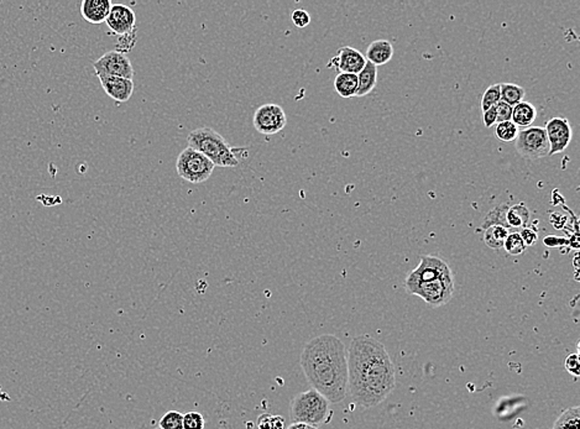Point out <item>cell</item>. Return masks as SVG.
<instances>
[{
  "mask_svg": "<svg viewBox=\"0 0 580 429\" xmlns=\"http://www.w3.org/2000/svg\"><path fill=\"white\" fill-rule=\"evenodd\" d=\"M348 357V391L361 407H375L396 386L395 366L380 341L360 336L350 343Z\"/></svg>",
  "mask_w": 580,
  "mask_h": 429,
  "instance_id": "obj_1",
  "label": "cell"
},
{
  "mask_svg": "<svg viewBox=\"0 0 580 429\" xmlns=\"http://www.w3.org/2000/svg\"><path fill=\"white\" fill-rule=\"evenodd\" d=\"M301 366L313 390L329 403L342 402L348 392V357L343 341L333 334L311 339L301 354Z\"/></svg>",
  "mask_w": 580,
  "mask_h": 429,
  "instance_id": "obj_2",
  "label": "cell"
},
{
  "mask_svg": "<svg viewBox=\"0 0 580 429\" xmlns=\"http://www.w3.org/2000/svg\"><path fill=\"white\" fill-rule=\"evenodd\" d=\"M189 148L205 155L212 164L219 167H237L238 157L227 140L212 127H198L188 134Z\"/></svg>",
  "mask_w": 580,
  "mask_h": 429,
  "instance_id": "obj_3",
  "label": "cell"
},
{
  "mask_svg": "<svg viewBox=\"0 0 580 429\" xmlns=\"http://www.w3.org/2000/svg\"><path fill=\"white\" fill-rule=\"evenodd\" d=\"M329 414V402L318 391L301 392L291 403V419L293 423L310 424L317 427L324 423Z\"/></svg>",
  "mask_w": 580,
  "mask_h": 429,
  "instance_id": "obj_4",
  "label": "cell"
},
{
  "mask_svg": "<svg viewBox=\"0 0 580 429\" xmlns=\"http://www.w3.org/2000/svg\"><path fill=\"white\" fill-rule=\"evenodd\" d=\"M214 167L216 166L213 165L212 161L208 160L205 155L189 146L178 155L176 162L178 176L185 181L191 182L194 185L203 183L210 180Z\"/></svg>",
  "mask_w": 580,
  "mask_h": 429,
  "instance_id": "obj_5",
  "label": "cell"
},
{
  "mask_svg": "<svg viewBox=\"0 0 580 429\" xmlns=\"http://www.w3.org/2000/svg\"><path fill=\"white\" fill-rule=\"evenodd\" d=\"M441 279H447V280L453 279V274L449 265L438 256L422 255L420 265L414 271H411L409 276L406 277L405 288L409 295L420 283L428 282V281L441 280Z\"/></svg>",
  "mask_w": 580,
  "mask_h": 429,
  "instance_id": "obj_6",
  "label": "cell"
},
{
  "mask_svg": "<svg viewBox=\"0 0 580 429\" xmlns=\"http://www.w3.org/2000/svg\"><path fill=\"white\" fill-rule=\"evenodd\" d=\"M515 143L517 153L527 160H538L549 155V143L544 127L521 129Z\"/></svg>",
  "mask_w": 580,
  "mask_h": 429,
  "instance_id": "obj_7",
  "label": "cell"
},
{
  "mask_svg": "<svg viewBox=\"0 0 580 429\" xmlns=\"http://www.w3.org/2000/svg\"><path fill=\"white\" fill-rule=\"evenodd\" d=\"M453 279H448V280L441 279V280L428 281V282L420 283L409 295L418 296L427 304H430L433 309H437V307H442L444 304H447L453 297Z\"/></svg>",
  "mask_w": 580,
  "mask_h": 429,
  "instance_id": "obj_8",
  "label": "cell"
},
{
  "mask_svg": "<svg viewBox=\"0 0 580 429\" xmlns=\"http://www.w3.org/2000/svg\"><path fill=\"white\" fill-rule=\"evenodd\" d=\"M253 124L256 132L264 135H272L281 132L288 124V116L282 107L277 104H264L254 113Z\"/></svg>",
  "mask_w": 580,
  "mask_h": 429,
  "instance_id": "obj_9",
  "label": "cell"
},
{
  "mask_svg": "<svg viewBox=\"0 0 580 429\" xmlns=\"http://www.w3.org/2000/svg\"><path fill=\"white\" fill-rule=\"evenodd\" d=\"M93 67L97 76H114L133 81L134 68L132 61L127 58V55L120 52L108 51L94 62Z\"/></svg>",
  "mask_w": 580,
  "mask_h": 429,
  "instance_id": "obj_10",
  "label": "cell"
},
{
  "mask_svg": "<svg viewBox=\"0 0 580 429\" xmlns=\"http://www.w3.org/2000/svg\"><path fill=\"white\" fill-rule=\"evenodd\" d=\"M544 132L547 135L548 143H549V155L561 154L564 150L568 148L573 132L570 127V121L565 118H552L547 121Z\"/></svg>",
  "mask_w": 580,
  "mask_h": 429,
  "instance_id": "obj_11",
  "label": "cell"
},
{
  "mask_svg": "<svg viewBox=\"0 0 580 429\" xmlns=\"http://www.w3.org/2000/svg\"><path fill=\"white\" fill-rule=\"evenodd\" d=\"M365 56L356 49L343 46L338 51V55L331 58L328 67H333L340 73H352V75H359L361 70L366 65Z\"/></svg>",
  "mask_w": 580,
  "mask_h": 429,
  "instance_id": "obj_12",
  "label": "cell"
},
{
  "mask_svg": "<svg viewBox=\"0 0 580 429\" xmlns=\"http://www.w3.org/2000/svg\"><path fill=\"white\" fill-rule=\"evenodd\" d=\"M105 22L108 28L111 29V33L120 36L136 29V15L130 6L113 4Z\"/></svg>",
  "mask_w": 580,
  "mask_h": 429,
  "instance_id": "obj_13",
  "label": "cell"
},
{
  "mask_svg": "<svg viewBox=\"0 0 580 429\" xmlns=\"http://www.w3.org/2000/svg\"><path fill=\"white\" fill-rule=\"evenodd\" d=\"M102 88L105 93L116 102H127L134 93V82L127 78L114 77V76H98Z\"/></svg>",
  "mask_w": 580,
  "mask_h": 429,
  "instance_id": "obj_14",
  "label": "cell"
},
{
  "mask_svg": "<svg viewBox=\"0 0 580 429\" xmlns=\"http://www.w3.org/2000/svg\"><path fill=\"white\" fill-rule=\"evenodd\" d=\"M111 9L109 0H83L81 4V15L91 24L105 22Z\"/></svg>",
  "mask_w": 580,
  "mask_h": 429,
  "instance_id": "obj_15",
  "label": "cell"
},
{
  "mask_svg": "<svg viewBox=\"0 0 580 429\" xmlns=\"http://www.w3.org/2000/svg\"><path fill=\"white\" fill-rule=\"evenodd\" d=\"M393 47L387 40H376L366 49L365 58L374 66H382L393 58Z\"/></svg>",
  "mask_w": 580,
  "mask_h": 429,
  "instance_id": "obj_16",
  "label": "cell"
},
{
  "mask_svg": "<svg viewBox=\"0 0 580 429\" xmlns=\"http://www.w3.org/2000/svg\"><path fill=\"white\" fill-rule=\"evenodd\" d=\"M537 118L536 107L531 104L530 102H521L519 104L515 105L512 108V116H511V121L514 123L516 127L521 129H527V127H532V124L535 123Z\"/></svg>",
  "mask_w": 580,
  "mask_h": 429,
  "instance_id": "obj_17",
  "label": "cell"
},
{
  "mask_svg": "<svg viewBox=\"0 0 580 429\" xmlns=\"http://www.w3.org/2000/svg\"><path fill=\"white\" fill-rule=\"evenodd\" d=\"M377 83V67L366 62L364 68L358 75V92L355 97H364L371 93Z\"/></svg>",
  "mask_w": 580,
  "mask_h": 429,
  "instance_id": "obj_18",
  "label": "cell"
},
{
  "mask_svg": "<svg viewBox=\"0 0 580 429\" xmlns=\"http://www.w3.org/2000/svg\"><path fill=\"white\" fill-rule=\"evenodd\" d=\"M334 88L344 100L353 98L358 92V76L352 73H339L334 79Z\"/></svg>",
  "mask_w": 580,
  "mask_h": 429,
  "instance_id": "obj_19",
  "label": "cell"
},
{
  "mask_svg": "<svg viewBox=\"0 0 580 429\" xmlns=\"http://www.w3.org/2000/svg\"><path fill=\"white\" fill-rule=\"evenodd\" d=\"M531 210L525 203H517L508 207L506 213V223L508 228H527L530 221Z\"/></svg>",
  "mask_w": 580,
  "mask_h": 429,
  "instance_id": "obj_20",
  "label": "cell"
},
{
  "mask_svg": "<svg viewBox=\"0 0 580 429\" xmlns=\"http://www.w3.org/2000/svg\"><path fill=\"white\" fill-rule=\"evenodd\" d=\"M525 88L514 83H500V95L501 102L514 108L515 105L524 102Z\"/></svg>",
  "mask_w": 580,
  "mask_h": 429,
  "instance_id": "obj_21",
  "label": "cell"
},
{
  "mask_svg": "<svg viewBox=\"0 0 580 429\" xmlns=\"http://www.w3.org/2000/svg\"><path fill=\"white\" fill-rule=\"evenodd\" d=\"M508 234H510V231L505 226H489L484 233V242L489 248L499 250V249L503 248V244H505V240H506Z\"/></svg>",
  "mask_w": 580,
  "mask_h": 429,
  "instance_id": "obj_22",
  "label": "cell"
},
{
  "mask_svg": "<svg viewBox=\"0 0 580 429\" xmlns=\"http://www.w3.org/2000/svg\"><path fill=\"white\" fill-rule=\"evenodd\" d=\"M553 429H580L579 406L567 408L554 422Z\"/></svg>",
  "mask_w": 580,
  "mask_h": 429,
  "instance_id": "obj_23",
  "label": "cell"
},
{
  "mask_svg": "<svg viewBox=\"0 0 580 429\" xmlns=\"http://www.w3.org/2000/svg\"><path fill=\"white\" fill-rule=\"evenodd\" d=\"M508 203L499 204L496 207H494L484 218V221L481 224L483 229H487L489 226H503L508 228V223H506V213L508 210Z\"/></svg>",
  "mask_w": 580,
  "mask_h": 429,
  "instance_id": "obj_24",
  "label": "cell"
},
{
  "mask_svg": "<svg viewBox=\"0 0 580 429\" xmlns=\"http://www.w3.org/2000/svg\"><path fill=\"white\" fill-rule=\"evenodd\" d=\"M519 129L515 125L512 121H505L497 124L495 129L497 139L503 143H511L515 141L519 135Z\"/></svg>",
  "mask_w": 580,
  "mask_h": 429,
  "instance_id": "obj_25",
  "label": "cell"
},
{
  "mask_svg": "<svg viewBox=\"0 0 580 429\" xmlns=\"http://www.w3.org/2000/svg\"><path fill=\"white\" fill-rule=\"evenodd\" d=\"M503 249L506 250L508 255L517 256V255H522L525 253L526 245L524 240H522V237L519 235V233H510L508 237H506V240H505Z\"/></svg>",
  "mask_w": 580,
  "mask_h": 429,
  "instance_id": "obj_26",
  "label": "cell"
},
{
  "mask_svg": "<svg viewBox=\"0 0 580 429\" xmlns=\"http://www.w3.org/2000/svg\"><path fill=\"white\" fill-rule=\"evenodd\" d=\"M501 100V95H500V83L497 84H492L489 88L484 92L480 100L481 111L484 113L485 110L490 109L492 107L499 103Z\"/></svg>",
  "mask_w": 580,
  "mask_h": 429,
  "instance_id": "obj_27",
  "label": "cell"
},
{
  "mask_svg": "<svg viewBox=\"0 0 580 429\" xmlns=\"http://www.w3.org/2000/svg\"><path fill=\"white\" fill-rule=\"evenodd\" d=\"M136 41H138V31H136V29L133 30V31H130V33L120 35L118 38V41H116V52H120V54L125 55L127 52L133 50L135 45H136Z\"/></svg>",
  "mask_w": 580,
  "mask_h": 429,
  "instance_id": "obj_28",
  "label": "cell"
},
{
  "mask_svg": "<svg viewBox=\"0 0 580 429\" xmlns=\"http://www.w3.org/2000/svg\"><path fill=\"white\" fill-rule=\"evenodd\" d=\"M161 429H183V414L177 411H170L162 416L159 422Z\"/></svg>",
  "mask_w": 580,
  "mask_h": 429,
  "instance_id": "obj_29",
  "label": "cell"
},
{
  "mask_svg": "<svg viewBox=\"0 0 580 429\" xmlns=\"http://www.w3.org/2000/svg\"><path fill=\"white\" fill-rule=\"evenodd\" d=\"M205 417L199 412L183 414V429H205Z\"/></svg>",
  "mask_w": 580,
  "mask_h": 429,
  "instance_id": "obj_30",
  "label": "cell"
},
{
  "mask_svg": "<svg viewBox=\"0 0 580 429\" xmlns=\"http://www.w3.org/2000/svg\"><path fill=\"white\" fill-rule=\"evenodd\" d=\"M291 19H292V22L296 28L304 29L310 25L311 15L304 9L293 10Z\"/></svg>",
  "mask_w": 580,
  "mask_h": 429,
  "instance_id": "obj_31",
  "label": "cell"
},
{
  "mask_svg": "<svg viewBox=\"0 0 580 429\" xmlns=\"http://www.w3.org/2000/svg\"><path fill=\"white\" fill-rule=\"evenodd\" d=\"M496 124L500 123H505V121H511V116H512V107L503 103V102H499L496 105Z\"/></svg>",
  "mask_w": 580,
  "mask_h": 429,
  "instance_id": "obj_32",
  "label": "cell"
},
{
  "mask_svg": "<svg viewBox=\"0 0 580 429\" xmlns=\"http://www.w3.org/2000/svg\"><path fill=\"white\" fill-rule=\"evenodd\" d=\"M565 370L575 377L580 376L579 355L578 354H570V357L565 359Z\"/></svg>",
  "mask_w": 580,
  "mask_h": 429,
  "instance_id": "obj_33",
  "label": "cell"
},
{
  "mask_svg": "<svg viewBox=\"0 0 580 429\" xmlns=\"http://www.w3.org/2000/svg\"><path fill=\"white\" fill-rule=\"evenodd\" d=\"M519 235H521L522 240L525 242L526 248L527 247H533L536 244L537 240H538V234L533 229H531V228H524L521 231V233H519Z\"/></svg>",
  "mask_w": 580,
  "mask_h": 429,
  "instance_id": "obj_34",
  "label": "cell"
},
{
  "mask_svg": "<svg viewBox=\"0 0 580 429\" xmlns=\"http://www.w3.org/2000/svg\"><path fill=\"white\" fill-rule=\"evenodd\" d=\"M483 123L487 129L496 124V108L495 107H492L490 109L485 110L483 113Z\"/></svg>",
  "mask_w": 580,
  "mask_h": 429,
  "instance_id": "obj_35",
  "label": "cell"
},
{
  "mask_svg": "<svg viewBox=\"0 0 580 429\" xmlns=\"http://www.w3.org/2000/svg\"><path fill=\"white\" fill-rule=\"evenodd\" d=\"M543 242H544V244H546L547 247H549V248H557V247H559V245H563V244H565V242H567V240H565V239H563V237H544V240H543Z\"/></svg>",
  "mask_w": 580,
  "mask_h": 429,
  "instance_id": "obj_36",
  "label": "cell"
},
{
  "mask_svg": "<svg viewBox=\"0 0 580 429\" xmlns=\"http://www.w3.org/2000/svg\"><path fill=\"white\" fill-rule=\"evenodd\" d=\"M288 429H318L317 427L304 423H292Z\"/></svg>",
  "mask_w": 580,
  "mask_h": 429,
  "instance_id": "obj_37",
  "label": "cell"
},
{
  "mask_svg": "<svg viewBox=\"0 0 580 429\" xmlns=\"http://www.w3.org/2000/svg\"><path fill=\"white\" fill-rule=\"evenodd\" d=\"M155 429H161V428H160V427H157V428H155Z\"/></svg>",
  "mask_w": 580,
  "mask_h": 429,
  "instance_id": "obj_38",
  "label": "cell"
}]
</instances>
